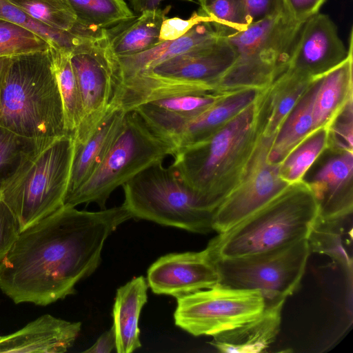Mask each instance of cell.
Listing matches in <instances>:
<instances>
[{
    "instance_id": "1",
    "label": "cell",
    "mask_w": 353,
    "mask_h": 353,
    "mask_svg": "<svg viewBox=\"0 0 353 353\" xmlns=\"http://www.w3.org/2000/svg\"><path fill=\"white\" fill-rule=\"evenodd\" d=\"M132 218L123 204L97 212L63 205L21 231L0 262V290L16 304L41 306L74 294L99 265L108 237Z\"/></svg>"
},
{
    "instance_id": "2",
    "label": "cell",
    "mask_w": 353,
    "mask_h": 353,
    "mask_svg": "<svg viewBox=\"0 0 353 353\" xmlns=\"http://www.w3.org/2000/svg\"><path fill=\"white\" fill-rule=\"evenodd\" d=\"M256 99L210 137L172 155L170 166L180 179L215 210L238 184L261 134Z\"/></svg>"
},
{
    "instance_id": "3",
    "label": "cell",
    "mask_w": 353,
    "mask_h": 353,
    "mask_svg": "<svg viewBox=\"0 0 353 353\" xmlns=\"http://www.w3.org/2000/svg\"><path fill=\"white\" fill-rule=\"evenodd\" d=\"M0 125L29 138L68 134L51 47L10 57L0 105Z\"/></svg>"
},
{
    "instance_id": "4",
    "label": "cell",
    "mask_w": 353,
    "mask_h": 353,
    "mask_svg": "<svg viewBox=\"0 0 353 353\" xmlns=\"http://www.w3.org/2000/svg\"><path fill=\"white\" fill-rule=\"evenodd\" d=\"M318 204L303 179L289 185L256 212L219 233L205 250L214 261L255 254L307 239Z\"/></svg>"
},
{
    "instance_id": "5",
    "label": "cell",
    "mask_w": 353,
    "mask_h": 353,
    "mask_svg": "<svg viewBox=\"0 0 353 353\" xmlns=\"http://www.w3.org/2000/svg\"><path fill=\"white\" fill-rule=\"evenodd\" d=\"M176 146L152 130L134 110L126 112L121 129L105 157L64 205L97 203L105 209L110 194L150 165L172 156Z\"/></svg>"
},
{
    "instance_id": "6",
    "label": "cell",
    "mask_w": 353,
    "mask_h": 353,
    "mask_svg": "<svg viewBox=\"0 0 353 353\" xmlns=\"http://www.w3.org/2000/svg\"><path fill=\"white\" fill-rule=\"evenodd\" d=\"M162 162L150 165L122 185L124 206L133 218L196 233L212 231L215 210Z\"/></svg>"
},
{
    "instance_id": "7",
    "label": "cell",
    "mask_w": 353,
    "mask_h": 353,
    "mask_svg": "<svg viewBox=\"0 0 353 353\" xmlns=\"http://www.w3.org/2000/svg\"><path fill=\"white\" fill-rule=\"evenodd\" d=\"M303 24L283 10L226 37L235 59L217 86L231 90L268 87L285 70Z\"/></svg>"
},
{
    "instance_id": "8",
    "label": "cell",
    "mask_w": 353,
    "mask_h": 353,
    "mask_svg": "<svg viewBox=\"0 0 353 353\" xmlns=\"http://www.w3.org/2000/svg\"><path fill=\"white\" fill-rule=\"evenodd\" d=\"M74 151V137L52 141L29 159L1 190L21 231L64 205Z\"/></svg>"
},
{
    "instance_id": "9",
    "label": "cell",
    "mask_w": 353,
    "mask_h": 353,
    "mask_svg": "<svg viewBox=\"0 0 353 353\" xmlns=\"http://www.w3.org/2000/svg\"><path fill=\"white\" fill-rule=\"evenodd\" d=\"M310 252L305 239L255 254L214 260L218 285L259 290L265 301L286 299L299 288Z\"/></svg>"
},
{
    "instance_id": "10",
    "label": "cell",
    "mask_w": 353,
    "mask_h": 353,
    "mask_svg": "<svg viewBox=\"0 0 353 353\" xmlns=\"http://www.w3.org/2000/svg\"><path fill=\"white\" fill-rule=\"evenodd\" d=\"M77 82L82 117L74 140L85 141L116 99L119 83L112 60L105 29L85 34L70 53Z\"/></svg>"
},
{
    "instance_id": "11",
    "label": "cell",
    "mask_w": 353,
    "mask_h": 353,
    "mask_svg": "<svg viewBox=\"0 0 353 353\" xmlns=\"http://www.w3.org/2000/svg\"><path fill=\"white\" fill-rule=\"evenodd\" d=\"M176 325L194 336H214L259 316L265 301L259 290L216 285L176 299Z\"/></svg>"
},
{
    "instance_id": "12",
    "label": "cell",
    "mask_w": 353,
    "mask_h": 353,
    "mask_svg": "<svg viewBox=\"0 0 353 353\" xmlns=\"http://www.w3.org/2000/svg\"><path fill=\"white\" fill-rule=\"evenodd\" d=\"M275 136L261 134L259 137L238 184L215 210L213 230L218 233L227 231L261 208L290 185L280 175V163H272L268 160Z\"/></svg>"
},
{
    "instance_id": "13",
    "label": "cell",
    "mask_w": 353,
    "mask_h": 353,
    "mask_svg": "<svg viewBox=\"0 0 353 353\" xmlns=\"http://www.w3.org/2000/svg\"><path fill=\"white\" fill-rule=\"evenodd\" d=\"M347 54L334 23L318 12L302 25L285 70L314 80L341 63Z\"/></svg>"
},
{
    "instance_id": "14",
    "label": "cell",
    "mask_w": 353,
    "mask_h": 353,
    "mask_svg": "<svg viewBox=\"0 0 353 353\" xmlns=\"http://www.w3.org/2000/svg\"><path fill=\"white\" fill-rule=\"evenodd\" d=\"M147 281L154 294L177 299L218 285L219 276L214 261L205 249L160 257L149 268Z\"/></svg>"
},
{
    "instance_id": "15",
    "label": "cell",
    "mask_w": 353,
    "mask_h": 353,
    "mask_svg": "<svg viewBox=\"0 0 353 353\" xmlns=\"http://www.w3.org/2000/svg\"><path fill=\"white\" fill-rule=\"evenodd\" d=\"M308 181L318 204V218L332 219L353 212V152L334 153Z\"/></svg>"
},
{
    "instance_id": "16",
    "label": "cell",
    "mask_w": 353,
    "mask_h": 353,
    "mask_svg": "<svg viewBox=\"0 0 353 353\" xmlns=\"http://www.w3.org/2000/svg\"><path fill=\"white\" fill-rule=\"evenodd\" d=\"M233 91L219 90L209 92L180 93L143 102L132 110L136 111L156 132L172 141L185 122Z\"/></svg>"
},
{
    "instance_id": "17",
    "label": "cell",
    "mask_w": 353,
    "mask_h": 353,
    "mask_svg": "<svg viewBox=\"0 0 353 353\" xmlns=\"http://www.w3.org/2000/svg\"><path fill=\"white\" fill-rule=\"evenodd\" d=\"M80 322H70L43 314L21 329L0 336V353H63L77 339Z\"/></svg>"
},
{
    "instance_id": "18",
    "label": "cell",
    "mask_w": 353,
    "mask_h": 353,
    "mask_svg": "<svg viewBox=\"0 0 353 353\" xmlns=\"http://www.w3.org/2000/svg\"><path fill=\"white\" fill-rule=\"evenodd\" d=\"M223 37H225L219 34L211 23L202 22L176 39L160 42L137 54L118 57L111 52L119 86L123 82L174 56L214 46Z\"/></svg>"
},
{
    "instance_id": "19",
    "label": "cell",
    "mask_w": 353,
    "mask_h": 353,
    "mask_svg": "<svg viewBox=\"0 0 353 353\" xmlns=\"http://www.w3.org/2000/svg\"><path fill=\"white\" fill-rule=\"evenodd\" d=\"M125 113L126 111L115 101L85 141L77 143L74 140L73 157L65 199L85 183L99 165L117 136Z\"/></svg>"
},
{
    "instance_id": "20",
    "label": "cell",
    "mask_w": 353,
    "mask_h": 353,
    "mask_svg": "<svg viewBox=\"0 0 353 353\" xmlns=\"http://www.w3.org/2000/svg\"><path fill=\"white\" fill-rule=\"evenodd\" d=\"M285 299L265 301L257 317L233 329L213 336L211 344L224 353H257L276 339L281 327V311Z\"/></svg>"
},
{
    "instance_id": "21",
    "label": "cell",
    "mask_w": 353,
    "mask_h": 353,
    "mask_svg": "<svg viewBox=\"0 0 353 353\" xmlns=\"http://www.w3.org/2000/svg\"><path fill=\"white\" fill-rule=\"evenodd\" d=\"M313 80L284 71L261 90L257 99V114L263 136H275Z\"/></svg>"
},
{
    "instance_id": "22",
    "label": "cell",
    "mask_w": 353,
    "mask_h": 353,
    "mask_svg": "<svg viewBox=\"0 0 353 353\" xmlns=\"http://www.w3.org/2000/svg\"><path fill=\"white\" fill-rule=\"evenodd\" d=\"M263 89L234 90L185 122L172 139L176 149L199 142L219 130L254 102Z\"/></svg>"
},
{
    "instance_id": "23",
    "label": "cell",
    "mask_w": 353,
    "mask_h": 353,
    "mask_svg": "<svg viewBox=\"0 0 353 353\" xmlns=\"http://www.w3.org/2000/svg\"><path fill=\"white\" fill-rule=\"evenodd\" d=\"M148 284L143 276L134 278L117 291L112 309L116 351L130 353L141 346L139 319L148 299Z\"/></svg>"
},
{
    "instance_id": "24",
    "label": "cell",
    "mask_w": 353,
    "mask_h": 353,
    "mask_svg": "<svg viewBox=\"0 0 353 353\" xmlns=\"http://www.w3.org/2000/svg\"><path fill=\"white\" fill-rule=\"evenodd\" d=\"M353 37L351 30L346 58L321 77L313 108V131L327 128L353 98Z\"/></svg>"
},
{
    "instance_id": "25",
    "label": "cell",
    "mask_w": 353,
    "mask_h": 353,
    "mask_svg": "<svg viewBox=\"0 0 353 353\" xmlns=\"http://www.w3.org/2000/svg\"><path fill=\"white\" fill-rule=\"evenodd\" d=\"M170 7L147 10L138 17L105 29L110 51L115 57L137 54L156 46L161 41L160 29Z\"/></svg>"
},
{
    "instance_id": "26",
    "label": "cell",
    "mask_w": 353,
    "mask_h": 353,
    "mask_svg": "<svg viewBox=\"0 0 353 353\" xmlns=\"http://www.w3.org/2000/svg\"><path fill=\"white\" fill-rule=\"evenodd\" d=\"M322 76L312 81L282 123L268 152V160L270 163H281L313 132V108Z\"/></svg>"
},
{
    "instance_id": "27",
    "label": "cell",
    "mask_w": 353,
    "mask_h": 353,
    "mask_svg": "<svg viewBox=\"0 0 353 353\" xmlns=\"http://www.w3.org/2000/svg\"><path fill=\"white\" fill-rule=\"evenodd\" d=\"M352 214L327 220L317 217L307 238L310 251L330 256L342 266L351 280L352 257L347 248H352Z\"/></svg>"
},
{
    "instance_id": "28",
    "label": "cell",
    "mask_w": 353,
    "mask_h": 353,
    "mask_svg": "<svg viewBox=\"0 0 353 353\" xmlns=\"http://www.w3.org/2000/svg\"><path fill=\"white\" fill-rule=\"evenodd\" d=\"M54 140L26 137L0 125V191L29 159Z\"/></svg>"
},
{
    "instance_id": "29",
    "label": "cell",
    "mask_w": 353,
    "mask_h": 353,
    "mask_svg": "<svg viewBox=\"0 0 353 353\" xmlns=\"http://www.w3.org/2000/svg\"><path fill=\"white\" fill-rule=\"evenodd\" d=\"M54 72L62 99L68 134L74 137L82 117L80 93L70 61V52L51 47Z\"/></svg>"
},
{
    "instance_id": "30",
    "label": "cell",
    "mask_w": 353,
    "mask_h": 353,
    "mask_svg": "<svg viewBox=\"0 0 353 353\" xmlns=\"http://www.w3.org/2000/svg\"><path fill=\"white\" fill-rule=\"evenodd\" d=\"M68 1L77 23L88 29H106L136 17L123 0Z\"/></svg>"
},
{
    "instance_id": "31",
    "label": "cell",
    "mask_w": 353,
    "mask_h": 353,
    "mask_svg": "<svg viewBox=\"0 0 353 353\" xmlns=\"http://www.w3.org/2000/svg\"><path fill=\"white\" fill-rule=\"evenodd\" d=\"M327 128L313 131L295 147L280 163V175L289 184L304 179L307 170L327 150Z\"/></svg>"
},
{
    "instance_id": "32",
    "label": "cell",
    "mask_w": 353,
    "mask_h": 353,
    "mask_svg": "<svg viewBox=\"0 0 353 353\" xmlns=\"http://www.w3.org/2000/svg\"><path fill=\"white\" fill-rule=\"evenodd\" d=\"M0 18L30 30L53 48L70 52L83 37L90 32L77 30L63 31L53 29L32 18L6 0H0Z\"/></svg>"
},
{
    "instance_id": "33",
    "label": "cell",
    "mask_w": 353,
    "mask_h": 353,
    "mask_svg": "<svg viewBox=\"0 0 353 353\" xmlns=\"http://www.w3.org/2000/svg\"><path fill=\"white\" fill-rule=\"evenodd\" d=\"M199 12L210 20L216 31L228 37L245 30L252 23L241 0H198Z\"/></svg>"
},
{
    "instance_id": "34",
    "label": "cell",
    "mask_w": 353,
    "mask_h": 353,
    "mask_svg": "<svg viewBox=\"0 0 353 353\" xmlns=\"http://www.w3.org/2000/svg\"><path fill=\"white\" fill-rule=\"evenodd\" d=\"M32 18L53 29L72 31L77 21L68 0H6Z\"/></svg>"
},
{
    "instance_id": "35",
    "label": "cell",
    "mask_w": 353,
    "mask_h": 353,
    "mask_svg": "<svg viewBox=\"0 0 353 353\" xmlns=\"http://www.w3.org/2000/svg\"><path fill=\"white\" fill-rule=\"evenodd\" d=\"M50 47L34 32L0 18V58L46 50Z\"/></svg>"
},
{
    "instance_id": "36",
    "label": "cell",
    "mask_w": 353,
    "mask_h": 353,
    "mask_svg": "<svg viewBox=\"0 0 353 353\" xmlns=\"http://www.w3.org/2000/svg\"><path fill=\"white\" fill-rule=\"evenodd\" d=\"M327 128L328 150L333 153L353 152V98L336 114Z\"/></svg>"
},
{
    "instance_id": "37",
    "label": "cell",
    "mask_w": 353,
    "mask_h": 353,
    "mask_svg": "<svg viewBox=\"0 0 353 353\" xmlns=\"http://www.w3.org/2000/svg\"><path fill=\"white\" fill-rule=\"evenodd\" d=\"M20 232L21 228L17 217L0 199V262L8 254Z\"/></svg>"
},
{
    "instance_id": "38",
    "label": "cell",
    "mask_w": 353,
    "mask_h": 353,
    "mask_svg": "<svg viewBox=\"0 0 353 353\" xmlns=\"http://www.w3.org/2000/svg\"><path fill=\"white\" fill-rule=\"evenodd\" d=\"M202 22H210V20L199 12H194L188 19L179 17L166 18L161 26L160 41L176 39L186 34L195 25Z\"/></svg>"
},
{
    "instance_id": "39",
    "label": "cell",
    "mask_w": 353,
    "mask_h": 353,
    "mask_svg": "<svg viewBox=\"0 0 353 353\" xmlns=\"http://www.w3.org/2000/svg\"><path fill=\"white\" fill-rule=\"evenodd\" d=\"M326 0H283L284 10L294 21L303 23L319 12Z\"/></svg>"
},
{
    "instance_id": "40",
    "label": "cell",
    "mask_w": 353,
    "mask_h": 353,
    "mask_svg": "<svg viewBox=\"0 0 353 353\" xmlns=\"http://www.w3.org/2000/svg\"><path fill=\"white\" fill-rule=\"evenodd\" d=\"M252 23L284 10L283 0H241Z\"/></svg>"
},
{
    "instance_id": "41",
    "label": "cell",
    "mask_w": 353,
    "mask_h": 353,
    "mask_svg": "<svg viewBox=\"0 0 353 353\" xmlns=\"http://www.w3.org/2000/svg\"><path fill=\"white\" fill-rule=\"evenodd\" d=\"M116 333L114 326L105 332L93 345L85 350L88 353H110L116 349Z\"/></svg>"
},
{
    "instance_id": "42",
    "label": "cell",
    "mask_w": 353,
    "mask_h": 353,
    "mask_svg": "<svg viewBox=\"0 0 353 353\" xmlns=\"http://www.w3.org/2000/svg\"><path fill=\"white\" fill-rule=\"evenodd\" d=\"M130 6L136 13H142L147 10L159 8L160 3L163 0H128ZM192 1V0H186Z\"/></svg>"
},
{
    "instance_id": "43",
    "label": "cell",
    "mask_w": 353,
    "mask_h": 353,
    "mask_svg": "<svg viewBox=\"0 0 353 353\" xmlns=\"http://www.w3.org/2000/svg\"><path fill=\"white\" fill-rule=\"evenodd\" d=\"M10 57H4L0 58V105L1 96L3 89L5 77L10 63Z\"/></svg>"
},
{
    "instance_id": "44",
    "label": "cell",
    "mask_w": 353,
    "mask_h": 353,
    "mask_svg": "<svg viewBox=\"0 0 353 353\" xmlns=\"http://www.w3.org/2000/svg\"><path fill=\"white\" fill-rule=\"evenodd\" d=\"M1 191H0V199H1Z\"/></svg>"
}]
</instances>
